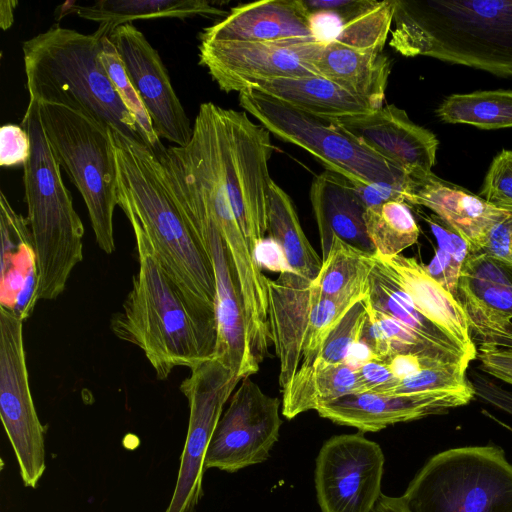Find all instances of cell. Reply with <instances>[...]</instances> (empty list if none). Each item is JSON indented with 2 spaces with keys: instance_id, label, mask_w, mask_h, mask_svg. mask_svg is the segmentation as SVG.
<instances>
[{
  "instance_id": "obj_1",
  "label": "cell",
  "mask_w": 512,
  "mask_h": 512,
  "mask_svg": "<svg viewBox=\"0 0 512 512\" xmlns=\"http://www.w3.org/2000/svg\"><path fill=\"white\" fill-rule=\"evenodd\" d=\"M136 241L138 271L132 278L122 310L110 319L113 334L139 347L165 380L176 367L190 370L214 357L217 324L186 301L159 262L136 217L123 211Z\"/></svg>"
},
{
  "instance_id": "obj_2",
  "label": "cell",
  "mask_w": 512,
  "mask_h": 512,
  "mask_svg": "<svg viewBox=\"0 0 512 512\" xmlns=\"http://www.w3.org/2000/svg\"><path fill=\"white\" fill-rule=\"evenodd\" d=\"M118 175V206L131 212L164 271L191 307L217 324L211 265L163 186L155 154L143 142L112 133Z\"/></svg>"
},
{
  "instance_id": "obj_3",
  "label": "cell",
  "mask_w": 512,
  "mask_h": 512,
  "mask_svg": "<svg viewBox=\"0 0 512 512\" xmlns=\"http://www.w3.org/2000/svg\"><path fill=\"white\" fill-rule=\"evenodd\" d=\"M390 46L512 77V0H395Z\"/></svg>"
},
{
  "instance_id": "obj_4",
  "label": "cell",
  "mask_w": 512,
  "mask_h": 512,
  "mask_svg": "<svg viewBox=\"0 0 512 512\" xmlns=\"http://www.w3.org/2000/svg\"><path fill=\"white\" fill-rule=\"evenodd\" d=\"M100 30L84 34L54 25L22 45L26 87L31 102L78 111L112 133L143 142L100 60Z\"/></svg>"
},
{
  "instance_id": "obj_5",
  "label": "cell",
  "mask_w": 512,
  "mask_h": 512,
  "mask_svg": "<svg viewBox=\"0 0 512 512\" xmlns=\"http://www.w3.org/2000/svg\"><path fill=\"white\" fill-rule=\"evenodd\" d=\"M21 126L31 144L23 183L26 220L36 258L37 295L38 300H54L64 292L72 270L83 259L84 226L62 180L37 102H28Z\"/></svg>"
},
{
  "instance_id": "obj_6",
  "label": "cell",
  "mask_w": 512,
  "mask_h": 512,
  "mask_svg": "<svg viewBox=\"0 0 512 512\" xmlns=\"http://www.w3.org/2000/svg\"><path fill=\"white\" fill-rule=\"evenodd\" d=\"M157 174L206 255L215 279L217 342L214 358L240 379L257 373L260 363L250 347L235 271L216 222L189 170L174 151L155 162Z\"/></svg>"
},
{
  "instance_id": "obj_7",
  "label": "cell",
  "mask_w": 512,
  "mask_h": 512,
  "mask_svg": "<svg viewBox=\"0 0 512 512\" xmlns=\"http://www.w3.org/2000/svg\"><path fill=\"white\" fill-rule=\"evenodd\" d=\"M38 109L57 162L85 202L99 248L112 254L113 216L119 199L111 130L66 106L38 102Z\"/></svg>"
},
{
  "instance_id": "obj_8",
  "label": "cell",
  "mask_w": 512,
  "mask_h": 512,
  "mask_svg": "<svg viewBox=\"0 0 512 512\" xmlns=\"http://www.w3.org/2000/svg\"><path fill=\"white\" fill-rule=\"evenodd\" d=\"M409 512H512V463L496 445L433 455L401 496Z\"/></svg>"
},
{
  "instance_id": "obj_9",
  "label": "cell",
  "mask_w": 512,
  "mask_h": 512,
  "mask_svg": "<svg viewBox=\"0 0 512 512\" xmlns=\"http://www.w3.org/2000/svg\"><path fill=\"white\" fill-rule=\"evenodd\" d=\"M241 107L277 138L296 145L327 170L355 184L387 183L410 192L411 176L327 119L313 116L252 89L239 93Z\"/></svg>"
},
{
  "instance_id": "obj_10",
  "label": "cell",
  "mask_w": 512,
  "mask_h": 512,
  "mask_svg": "<svg viewBox=\"0 0 512 512\" xmlns=\"http://www.w3.org/2000/svg\"><path fill=\"white\" fill-rule=\"evenodd\" d=\"M213 120L231 206L255 256L257 246L267 234V211L273 183L268 165L273 150L270 132L252 121L246 112L214 103Z\"/></svg>"
},
{
  "instance_id": "obj_11",
  "label": "cell",
  "mask_w": 512,
  "mask_h": 512,
  "mask_svg": "<svg viewBox=\"0 0 512 512\" xmlns=\"http://www.w3.org/2000/svg\"><path fill=\"white\" fill-rule=\"evenodd\" d=\"M23 323L0 305V417L23 484L35 488L46 469L44 428L30 390Z\"/></svg>"
},
{
  "instance_id": "obj_12",
  "label": "cell",
  "mask_w": 512,
  "mask_h": 512,
  "mask_svg": "<svg viewBox=\"0 0 512 512\" xmlns=\"http://www.w3.org/2000/svg\"><path fill=\"white\" fill-rule=\"evenodd\" d=\"M241 380L213 357L192 368L181 382L180 391L189 405L188 429L176 485L165 512H195L203 496L206 451L223 407Z\"/></svg>"
},
{
  "instance_id": "obj_13",
  "label": "cell",
  "mask_w": 512,
  "mask_h": 512,
  "mask_svg": "<svg viewBox=\"0 0 512 512\" xmlns=\"http://www.w3.org/2000/svg\"><path fill=\"white\" fill-rule=\"evenodd\" d=\"M323 46L314 38L200 41L199 64L207 68L221 90L240 93L261 81L319 75L315 60Z\"/></svg>"
},
{
  "instance_id": "obj_14",
  "label": "cell",
  "mask_w": 512,
  "mask_h": 512,
  "mask_svg": "<svg viewBox=\"0 0 512 512\" xmlns=\"http://www.w3.org/2000/svg\"><path fill=\"white\" fill-rule=\"evenodd\" d=\"M281 401L243 378L229 399L205 455V470L228 473L266 461L278 441Z\"/></svg>"
},
{
  "instance_id": "obj_15",
  "label": "cell",
  "mask_w": 512,
  "mask_h": 512,
  "mask_svg": "<svg viewBox=\"0 0 512 512\" xmlns=\"http://www.w3.org/2000/svg\"><path fill=\"white\" fill-rule=\"evenodd\" d=\"M384 462L379 444L363 432L329 438L314 474L321 512H373L382 494Z\"/></svg>"
},
{
  "instance_id": "obj_16",
  "label": "cell",
  "mask_w": 512,
  "mask_h": 512,
  "mask_svg": "<svg viewBox=\"0 0 512 512\" xmlns=\"http://www.w3.org/2000/svg\"><path fill=\"white\" fill-rule=\"evenodd\" d=\"M108 37L115 45L158 137L178 147L186 146L191 140L193 125L158 51L132 23L118 26Z\"/></svg>"
},
{
  "instance_id": "obj_17",
  "label": "cell",
  "mask_w": 512,
  "mask_h": 512,
  "mask_svg": "<svg viewBox=\"0 0 512 512\" xmlns=\"http://www.w3.org/2000/svg\"><path fill=\"white\" fill-rule=\"evenodd\" d=\"M455 298L473 342L480 347L512 348V264L484 252L466 258Z\"/></svg>"
},
{
  "instance_id": "obj_18",
  "label": "cell",
  "mask_w": 512,
  "mask_h": 512,
  "mask_svg": "<svg viewBox=\"0 0 512 512\" xmlns=\"http://www.w3.org/2000/svg\"><path fill=\"white\" fill-rule=\"evenodd\" d=\"M412 177L433 173L438 139L414 123L407 113L385 105L369 113L324 118Z\"/></svg>"
},
{
  "instance_id": "obj_19",
  "label": "cell",
  "mask_w": 512,
  "mask_h": 512,
  "mask_svg": "<svg viewBox=\"0 0 512 512\" xmlns=\"http://www.w3.org/2000/svg\"><path fill=\"white\" fill-rule=\"evenodd\" d=\"M475 397L472 384L452 390L384 395L351 393L317 408L319 416L360 432H377L387 426L445 414L467 405Z\"/></svg>"
},
{
  "instance_id": "obj_20",
  "label": "cell",
  "mask_w": 512,
  "mask_h": 512,
  "mask_svg": "<svg viewBox=\"0 0 512 512\" xmlns=\"http://www.w3.org/2000/svg\"><path fill=\"white\" fill-rule=\"evenodd\" d=\"M302 0H265L233 7L206 27L200 41L280 42L314 38Z\"/></svg>"
},
{
  "instance_id": "obj_21",
  "label": "cell",
  "mask_w": 512,
  "mask_h": 512,
  "mask_svg": "<svg viewBox=\"0 0 512 512\" xmlns=\"http://www.w3.org/2000/svg\"><path fill=\"white\" fill-rule=\"evenodd\" d=\"M407 204L430 209L468 242L470 253L480 251L490 228L509 214L434 173L411 176Z\"/></svg>"
},
{
  "instance_id": "obj_22",
  "label": "cell",
  "mask_w": 512,
  "mask_h": 512,
  "mask_svg": "<svg viewBox=\"0 0 512 512\" xmlns=\"http://www.w3.org/2000/svg\"><path fill=\"white\" fill-rule=\"evenodd\" d=\"M310 201L318 227L322 260L328 255L334 236L365 252H376L366 232V207L350 180L325 169L313 178Z\"/></svg>"
},
{
  "instance_id": "obj_23",
  "label": "cell",
  "mask_w": 512,
  "mask_h": 512,
  "mask_svg": "<svg viewBox=\"0 0 512 512\" xmlns=\"http://www.w3.org/2000/svg\"><path fill=\"white\" fill-rule=\"evenodd\" d=\"M377 255V254H376ZM392 270L423 314L451 336L472 358L477 356L466 315L455 296L440 285L424 264L402 254L377 255Z\"/></svg>"
},
{
  "instance_id": "obj_24",
  "label": "cell",
  "mask_w": 512,
  "mask_h": 512,
  "mask_svg": "<svg viewBox=\"0 0 512 512\" xmlns=\"http://www.w3.org/2000/svg\"><path fill=\"white\" fill-rule=\"evenodd\" d=\"M319 75L367 102L383 106L391 62L383 52L364 51L338 43L324 44L315 60Z\"/></svg>"
},
{
  "instance_id": "obj_25",
  "label": "cell",
  "mask_w": 512,
  "mask_h": 512,
  "mask_svg": "<svg viewBox=\"0 0 512 512\" xmlns=\"http://www.w3.org/2000/svg\"><path fill=\"white\" fill-rule=\"evenodd\" d=\"M375 258L376 263L369 276L367 303L412 329L455 362L469 365L474 358L423 314L376 252Z\"/></svg>"
},
{
  "instance_id": "obj_26",
  "label": "cell",
  "mask_w": 512,
  "mask_h": 512,
  "mask_svg": "<svg viewBox=\"0 0 512 512\" xmlns=\"http://www.w3.org/2000/svg\"><path fill=\"white\" fill-rule=\"evenodd\" d=\"M247 89L320 118H335L373 111L367 102L322 75L261 81Z\"/></svg>"
},
{
  "instance_id": "obj_27",
  "label": "cell",
  "mask_w": 512,
  "mask_h": 512,
  "mask_svg": "<svg viewBox=\"0 0 512 512\" xmlns=\"http://www.w3.org/2000/svg\"><path fill=\"white\" fill-rule=\"evenodd\" d=\"M80 18L98 22L100 30L109 36L123 24L138 19L177 18L184 20L194 16L220 17L228 12L206 0H100L91 5L70 2Z\"/></svg>"
},
{
  "instance_id": "obj_28",
  "label": "cell",
  "mask_w": 512,
  "mask_h": 512,
  "mask_svg": "<svg viewBox=\"0 0 512 512\" xmlns=\"http://www.w3.org/2000/svg\"><path fill=\"white\" fill-rule=\"evenodd\" d=\"M356 370L346 363L327 364L316 360L301 367L282 391V415L293 419L309 410L355 393Z\"/></svg>"
},
{
  "instance_id": "obj_29",
  "label": "cell",
  "mask_w": 512,
  "mask_h": 512,
  "mask_svg": "<svg viewBox=\"0 0 512 512\" xmlns=\"http://www.w3.org/2000/svg\"><path fill=\"white\" fill-rule=\"evenodd\" d=\"M267 233L282 247L295 273L312 281L316 278L322 258L306 237L291 197L274 181L270 188Z\"/></svg>"
},
{
  "instance_id": "obj_30",
  "label": "cell",
  "mask_w": 512,
  "mask_h": 512,
  "mask_svg": "<svg viewBox=\"0 0 512 512\" xmlns=\"http://www.w3.org/2000/svg\"><path fill=\"white\" fill-rule=\"evenodd\" d=\"M439 119L484 130L512 127V90H484L453 94L436 110Z\"/></svg>"
},
{
  "instance_id": "obj_31",
  "label": "cell",
  "mask_w": 512,
  "mask_h": 512,
  "mask_svg": "<svg viewBox=\"0 0 512 512\" xmlns=\"http://www.w3.org/2000/svg\"><path fill=\"white\" fill-rule=\"evenodd\" d=\"M375 263V253L360 250L334 236L312 286L321 296L327 297L367 287Z\"/></svg>"
},
{
  "instance_id": "obj_32",
  "label": "cell",
  "mask_w": 512,
  "mask_h": 512,
  "mask_svg": "<svg viewBox=\"0 0 512 512\" xmlns=\"http://www.w3.org/2000/svg\"><path fill=\"white\" fill-rule=\"evenodd\" d=\"M364 222L367 235L376 254L392 257L415 244L419 227L410 205L401 201H389L366 208Z\"/></svg>"
},
{
  "instance_id": "obj_33",
  "label": "cell",
  "mask_w": 512,
  "mask_h": 512,
  "mask_svg": "<svg viewBox=\"0 0 512 512\" xmlns=\"http://www.w3.org/2000/svg\"><path fill=\"white\" fill-rule=\"evenodd\" d=\"M340 13L343 25L334 43L364 51L382 52L391 30L395 0H358Z\"/></svg>"
},
{
  "instance_id": "obj_34",
  "label": "cell",
  "mask_w": 512,
  "mask_h": 512,
  "mask_svg": "<svg viewBox=\"0 0 512 512\" xmlns=\"http://www.w3.org/2000/svg\"><path fill=\"white\" fill-rule=\"evenodd\" d=\"M368 289L369 285L333 297H317L305 330L301 367L315 362L329 333L354 304L367 297Z\"/></svg>"
},
{
  "instance_id": "obj_35",
  "label": "cell",
  "mask_w": 512,
  "mask_h": 512,
  "mask_svg": "<svg viewBox=\"0 0 512 512\" xmlns=\"http://www.w3.org/2000/svg\"><path fill=\"white\" fill-rule=\"evenodd\" d=\"M99 60L122 103L134 117L143 143L154 153L164 148L154 130L147 110L127 74L124 63L108 36L101 38Z\"/></svg>"
},
{
  "instance_id": "obj_36",
  "label": "cell",
  "mask_w": 512,
  "mask_h": 512,
  "mask_svg": "<svg viewBox=\"0 0 512 512\" xmlns=\"http://www.w3.org/2000/svg\"><path fill=\"white\" fill-rule=\"evenodd\" d=\"M436 241V253L428 265V273L455 296L463 264L470 254L468 242L435 214L424 216Z\"/></svg>"
},
{
  "instance_id": "obj_37",
  "label": "cell",
  "mask_w": 512,
  "mask_h": 512,
  "mask_svg": "<svg viewBox=\"0 0 512 512\" xmlns=\"http://www.w3.org/2000/svg\"><path fill=\"white\" fill-rule=\"evenodd\" d=\"M467 367L465 364L455 363L426 367L405 379H394L370 392L384 395H404L465 388L471 385L466 377Z\"/></svg>"
},
{
  "instance_id": "obj_38",
  "label": "cell",
  "mask_w": 512,
  "mask_h": 512,
  "mask_svg": "<svg viewBox=\"0 0 512 512\" xmlns=\"http://www.w3.org/2000/svg\"><path fill=\"white\" fill-rule=\"evenodd\" d=\"M367 319L368 312L363 299L354 304L332 329L316 360L327 364L345 363L350 350L361 341Z\"/></svg>"
},
{
  "instance_id": "obj_39",
  "label": "cell",
  "mask_w": 512,
  "mask_h": 512,
  "mask_svg": "<svg viewBox=\"0 0 512 512\" xmlns=\"http://www.w3.org/2000/svg\"><path fill=\"white\" fill-rule=\"evenodd\" d=\"M479 196L494 207L512 213V150L494 157Z\"/></svg>"
},
{
  "instance_id": "obj_40",
  "label": "cell",
  "mask_w": 512,
  "mask_h": 512,
  "mask_svg": "<svg viewBox=\"0 0 512 512\" xmlns=\"http://www.w3.org/2000/svg\"><path fill=\"white\" fill-rule=\"evenodd\" d=\"M30 138L21 125L6 124L0 128V165H23L30 156Z\"/></svg>"
},
{
  "instance_id": "obj_41",
  "label": "cell",
  "mask_w": 512,
  "mask_h": 512,
  "mask_svg": "<svg viewBox=\"0 0 512 512\" xmlns=\"http://www.w3.org/2000/svg\"><path fill=\"white\" fill-rule=\"evenodd\" d=\"M512 264V213L496 222L488 231L480 251Z\"/></svg>"
},
{
  "instance_id": "obj_42",
  "label": "cell",
  "mask_w": 512,
  "mask_h": 512,
  "mask_svg": "<svg viewBox=\"0 0 512 512\" xmlns=\"http://www.w3.org/2000/svg\"><path fill=\"white\" fill-rule=\"evenodd\" d=\"M478 359L483 372L512 385V348L480 347Z\"/></svg>"
},
{
  "instance_id": "obj_43",
  "label": "cell",
  "mask_w": 512,
  "mask_h": 512,
  "mask_svg": "<svg viewBox=\"0 0 512 512\" xmlns=\"http://www.w3.org/2000/svg\"><path fill=\"white\" fill-rule=\"evenodd\" d=\"M470 382L475 396L512 416V391L504 389L495 381L476 372L473 373Z\"/></svg>"
},
{
  "instance_id": "obj_44",
  "label": "cell",
  "mask_w": 512,
  "mask_h": 512,
  "mask_svg": "<svg viewBox=\"0 0 512 512\" xmlns=\"http://www.w3.org/2000/svg\"><path fill=\"white\" fill-rule=\"evenodd\" d=\"M353 184L358 197L366 208L389 201L407 203V193L399 187L387 183Z\"/></svg>"
},
{
  "instance_id": "obj_45",
  "label": "cell",
  "mask_w": 512,
  "mask_h": 512,
  "mask_svg": "<svg viewBox=\"0 0 512 512\" xmlns=\"http://www.w3.org/2000/svg\"><path fill=\"white\" fill-rule=\"evenodd\" d=\"M357 388L355 393L370 392L394 380L387 364L380 360H370L356 369Z\"/></svg>"
},
{
  "instance_id": "obj_46",
  "label": "cell",
  "mask_w": 512,
  "mask_h": 512,
  "mask_svg": "<svg viewBox=\"0 0 512 512\" xmlns=\"http://www.w3.org/2000/svg\"><path fill=\"white\" fill-rule=\"evenodd\" d=\"M384 362L387 364L390 372L396 380L405 379L426 367L439 364H453L444 363L435 359L425 358L411 353L395 354Z\"/></svg>"
},
{
  "instance_id": "obj_47",
  "label": "cell",
  "mask_w": 512,
  "mask_h": 512,
  "mask_svg": "<svg viewBox=\"0 0 512 512\" xmlns=\"http://www.w3.org/2000/svg\"><path fill=\"white\" fill-rule=\"evenodd\" d=\"M255 257L263 269L281 272H294L285 257L282 247L272 238H265L256 248Z\"/></svg>"
},
{
  "instance_id": "obj_48",
  "label": "cell",
  "mask_w": 512,
  "mask_h": 512,
  "mask_svg": "<svg viewBox=\"0 0 512 512\" xmlns=\"http://www.w3.org/2000/svg\"><path fill=\"white\" fill-rule=\"evenodd\" d=\"M373 512H409L401 496L392 497L382 494Z\"/></svg>"
},
{
  "instance_id": "obj_49",
  "label": "cell",
  "mask_w": 512,
  "mask_h": 512,
  "mask_svg": "<svg viewBox=\"0 0 512 512\" xmlns=\"http://www.w3.org/2000/svg\"><path fill=\"white\" fill-rule=\"evenodd\" d=\"M17 4V1L0 2V25L3 30L8 29L12 25Z\"/></svg>"
}]
</instances>
